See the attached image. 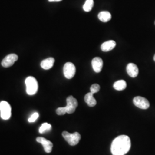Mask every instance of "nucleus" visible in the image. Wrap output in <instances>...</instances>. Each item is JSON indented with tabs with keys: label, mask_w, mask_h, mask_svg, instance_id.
<instances>
[{
	"label": "nucleus",
	"mask_w": 155,
	"mask_h": 155,
	"mask_svg": "<svg viewBox=\"0 0 155 155\" xmlns=\"http://www.w3.org/2000/svg\"><path fill=\"white\" fill-rule=\"evenodd\" d=\"M131 141L129 137L121 135L117 137L111 145V152L113 155H125L129 151Z\"/></svg>",
	"instance_id": "f257e3e1"
},
{
	"label": "nucleus",
	"mask_w": 155,
	"mask_h": 155,
	"mask_svg": "<svg viewBox=\"0 0 155 155\" xmlns=\"http://www.w3.org/2000/svg\"><path fill=\"white\" fill-rule=\"evenodd\" d=\"M67 105L65 107H58L56 112L59 116L64 115L66 113L72 114L75 112L78 106L77 100L72 96H69L67 98Z\"/></svg>",
	"instance_id": "f03ea898"
},
{
	"label": "nucleus",
	"mask_w": 155,
	"mask_h": 155,
	"mask_svg": "<svg viewBox=\"0 0 155 155\" xmlns=\"http://www.w3.org/2000/svg\"><path fill=\"white\" fill-rule=\"evenodd\" d=\"M26 91L29 95H33L38 92V83L37 80L33 77H28L25 79Z\"/></svg>",
	"instance_id": "7ed1b4c3"
},
{
	"label": "nucleus",
	"mask_w": 155,
	"mask_h": 155,
	"mask_svg": "<svg viewBox=\"0 0 155 155\" xmlns=\"http://www.w3.org/2000/svg\"><path fill=\"white\" fill-rule=\"evenodd\" d=\"M62 136L68 144L71 146L77 145L81 139V136L78 132L70 133L66 131H64L62 133Z\"/></svg>",
	"instance_id": "20e7f679"
},
{
	"label": "nucleus",
	"mask_w": 155,
	"mask_h": 155,
	"mask_svg": "<svg viewBox=\"0 0 155 155\" xmlns=\"http://www.w3.org/2000/svg\"><path fill=\"white\" fill-rule=\"evenodd\" d=\"M0 115L3 120H8L11 116V107L6 101L0 102Z\"/></svg>",
	"instance_id": "39448f33"
},
{
	"label": "nucleus",
	"mask_w": 155,
	"mask_h": 155,
	"mask_svg": "<svg viewBox=\"0 0 155 155\" xmlns=\"http://www.w3.org/2000/svg\"><path fill=\"white\" fill-rule=\"evenodd\" d=\"M76 68L71 62H67L63 67V74L68 79H72L75 75Z\"/></svg>",
	"instance_id": "423d86ee"
},
{
	"label": "nucleus",
	"mask_w": 155,
	"mask_h": 155,
	"mask_svg": "<svg viewBox=\"0 0 155 155\" xmlns=\"http://www.w3.org/2000/svg\"><path fill=\"white\" fill-rule=\"evenodd\" d=\"M133 104L136 107L141 109H147L150 107V102L144 97L137 96L134 98Z\"/></svg>",
	"instance_id": "0eeeda50"
},
{
	"label": "nucleus",
	"mask_w": 155,
	"mask_h": 155,
	"mask_svg": "<svg viewBox=\"0 0 155 155\" xmlns=\"http://www.w3.org/2000/svg\"><path fill=\"white\" fill-rule=\"evenodd\" d=\"M18 56L15 54H11L6 56L4 59L2 61L1 65L2 66L5 68L10 67L13 66L15 63L18 60Z\"/></svg>",
	"instance_id": "6e6552de"
},
{
	"label": "nucleus",
	"mask_w": 155,
	"mask_h": 155,
	"mask_svg": "<svg viewBox=\"0 0 155 155\" xmlns=\"http://www.w3.org/2000/svg\"><path fill=\"white\" fill-rule=\"evenodd\" d=\"M37 142H38L39 143L42 144L45 152L46 153H51L52 150V147H53V144L48 140L45 139L44 137H39L36 139Z\"/></svg>",
	"instance_id": "1a4fd4ad"
},
{
	"label": "nucleus",
	"mask_w": 155,
	"mask_h": 155,
	"mask_svg": "<svg viewBox=\"0 0 155 155\" xmlns=\"http://www.w3.org/2000/svg\"><path fill=\"white\" fill-rule=\"evenodd\" d=\"M91 64L94 71L99 73L103 67V61L100 57H95L92 60Z\"/></svg>",
	"instance_id": "9d476101"
},
{
	"label": "nucleus",
	"mask_w": 155,
	"mask_h": 155,
	"mask_svg": "<svg viewBox=\"0 0 155 155\" xmlns=\"http://www.w3.org/2000/svg\"><path fill=\"white\" fill-rule=\"evenodd\" d=\"M127 71L130 77L136 78L139 74V68L136 64L130 63L127 66Z\"/></svg>",
	"instance_id": "9b49d317"
},
{
	"label": "nucleus",
	"mask_w": 155,
	"mask_h": 155,
	"mask_svg": "<svg viewBox=\"0 0 155 155\" xmlns=\"http://www.w3.org/2000/svg\"><path fill=\"white\" fill-rule=\"evenodd\" d=\"M116 46V43L114 40H109L104 42L101 45V50L104 52H109L114 48Z\"/></svg>",
	"instance_id": "f8f14e48"
},
{
	"label": "nucleus",
	"mask_w": 155,
	"mask_h": 155,
	"mask_svg": "<svg viewBox=\"0 0 155 155\" xmlns=\"http://www.w3.org/2000/svg\"><path fill=\"white\" fill-rule=\"evenodd\" d=\"M55 63V59L53 58H48L41 62L40 66L44 70H49L51 68Z\"/></svg>",
	"instance_id": "ddd939ff"
},
{
	"label": "nucleus",
	"mask_w": 155,
	"mask_h": 155,
	"mask_svg": "<svg viewBox=\"0 0 155 155\" xmlns=\"http://www.w3.org/2000/svg\"><path fill=\"white\" fill-rule=\"evenodd\" d=\"M94 94L90 92L84 96V101L90 107H94L97 104L96 100L94 98Z\"/></svg>",
	"instance_id": "4468645a"
},
{
	"label": "nucleus",
	"mask_w": 155,
	"mask_h": 155,
	"mask_svg": "<svg viewBox=\"0 0 155 155\" xmlns=\"http://www.w3.org/2000/svg\"><path fill=\"white\" fill-rule=\"evenodd\" d=\"M98 17L100 21L104 22H108L111 18L110 13L107 11L101 12L98 14Z\"/></svg>",
	"instance_id": "2eb2a0df"
},
{
	"label": "nucleus",
	"mask_w": 155,
	"mask_h": 155,
	"mask_svg": "<svg viewBox=\"0 0 155 155\" xmlns=\"http://www.w3.org/2000/svg\"><path fill=\"white\" fill-rule=\"evenodd\" d=\"M127 86V82L124 80H119L114 83L113 87L118 91H122L126 89Z\"/></svg>",
	"instance_id": "dca6fc26"
},
{
	"label": "nucleus",
	"mask_w": 155,
	"mask_h": 155,
	"mask_svg": "<svg viewBox=\"0 0 155 155\" xmlns=\"http://www.w3.org/2000/svg\"><path fill=\"white\" fill-rule=\"evenodd\" d=\"M94 6V0H86L83 5V10L86 12L90 11Z\"/></svg>",
	"instance_id": "f3484780"
},
{
	"label": "nucleus",
	"mask_w": 155,
	"mask_h": 155,
	"mask_svg": "<svg viewBox=\"0 0 155 155\" xmlns=\"http://www.w3.org/2000/svg\"><path fill=\"white\" fill-rule=\"evenodd\" d=\"M51 125L50 124H48L47 122L43 123L40 127L39 128V132L40 133H43L45 132L50 131L51 129Z\"/></svg>",
	"instance_id": "a211bd4d"
},
{
	"label": "nucleus",
	"mask_w": 155,
	"mask_h": 155,
	"mask_svg": "<svg viewBox=\"0 0 155 155\" xmlns=\"http://www.w3.org/2000/svg\"><path fill=\"white\" fill-rule=\"evenodd\" d=\"M100 90V86L98 84H93L90 87V92L93 94L98 93Z\"/></svg>",
	"instance_id": "6ab92c4d"
},
{
	"label": "nucleus",
	"mask_w": 155,
	"mask_h": 155,
	"mask_svg": "<svg viewBox=\"0 0 155 155\" xmlns=\"http://www.w3.org/2000/svg\"><path fill=\"white\" fill-rule=\"evenodd\" d=\"M38 117H39V114L38 113H34L29 118L28 122H35L38 118Z\"/></svg>",
	"instance_id": "aec40b11"
},
{
	"label": "nucleus",
	"mask_w": 155,
	"mask_h": 155,
	"mask_svg": "<svg viewBox=\"0 0 155 155\" xmlns=\"http://www.w3.org/2000/svg\"><path fill=\"white\" fill-rule=\"evenodd\" d=\"M50 2H59L61 1L62 0H48Z\"/></svg>",
	"instance_id": "412c9836"
},
{
	"label": "nucleus",
	"mask_w": 155,
	"mask_h": 155,
	"mask_svg": "<svg viewBox=\"0 0 155 155\" xmlns=\"http://www.w3.org/2000/svg\"><path fill=\"white\" fill-rule=\"evenodd\" d=\"M153 59H154V61H155V55H154V57H153Z\"/></svg>",
	"instance_id": "4be33fe9"
}]
</instances>
